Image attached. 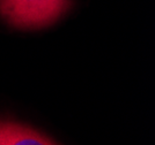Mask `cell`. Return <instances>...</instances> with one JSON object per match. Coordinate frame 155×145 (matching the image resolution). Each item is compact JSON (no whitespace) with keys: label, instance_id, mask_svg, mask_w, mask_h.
I'll return each mask as SVG.
<instances>
[{"label":"cell","instance_id":"1","mask_svg":"<svg viewBox=\"0 0 155 145\" xmlns=\"http://www.w3.org/2000/svg\"><path fill=\"white\" fill-rule=\"evenodd\" d=\"M72 5V0H0V14L11 24L35 28L51 23Z\"/></svg>","mask_w":155,"mask_h":145},{"label":"cell","instance_id":"2","mask_svg":"<svg viewBox=\"0 0 155 145\" xmlns=\"http://www.w3.org/2000/svg\"><path fill=\"white\" fill-rule=\"evenodd\" d=\"M0 145H56L37 131L21 125L0 121Z\"/></svg>","mask_w":155,"mask_h":145}]
</instances>
